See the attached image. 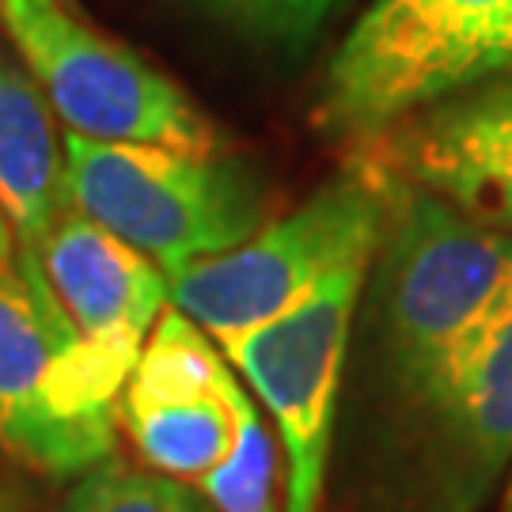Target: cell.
Segmentation results:
<instances>
[{
  "mask_svg": "<svg viewBox=\"0 0 512 512\" xmlns=\"http://www.w3.org/2000/svg\"><path fill=\"white\" fill-rule=\"evenodd\" d=\"M65 202L164 274L251 239L270 217L255 167L213 152L65 133Z\"/></svg>",
  "mask_w": 512,
  "mask_h": 512,
  "instance_id": "obj_2",
  "label": "cell"
},
{
  "mask_svg": "<svg viewBox=\"0 0 512 512\" xmlns=\"http://www.w3.org/2000/svg\"><path fill=\"white\" fill-rule=\"evenodd\" d=\"M478 475L512 456V304L452 349L418 391Z\"/></svg>",
  "mask_w": 512,
  "mask_h": 512,
  "instance_id": "obj_12",
  "label": "cell"
},
{
  "mask_svg": "<svg viewBox=\"0 0 512 512\" xmlns=\"http://www.w3.org/2000/svg\"><path fill=\"white\" fill-rule=\"evenodd\" d=\"M42 270L76 338L57 361L61 403L80 418L118 425V395L164 311V270L73 205L46 239Z\"/></svg>",
  "mask_w": 512,
  "mask_h": 512,
  "instance_id": "obj_7",
  "label": "cell"
},
{
  "mask_svg": "<svg viewBox=\"0 0 512 512\" xmlns=\"http://www.w3.org/2000/svg\"><path fill=\"white\" fill-rule=\"evenodd\" d=\"M391 228V346L410 391L512 304V236L376 171Z\"/></svg>",
  "mask_w": 512,
  "mask_h": 512,
  "instance_id": "obj_4",
  "label": "cell"
},
{
  "mask_svg": "<svg viewBox=\"0 0 512 512\" xmlns=\"http://www.w3.org/2000/svg\"><path fill=\"white\" fill-rule=\"evenodd\" d=\"M57 512H217L198 486L107 456L76 478Z\"/></svg>",
  "mask_w": 512,
  "mask_h": 512,
  "instance_id": "obj_13",
  "label": "cell"
},
{
  "mask_svg": "<svg viewBox=\"0 0 512 512\" xmlns=\"http://www.w3.org/2000/svg\"><path fill=\"white\" fill-rule=\"evenodd\" d=\"M0 274H16V243H12L4 213H0Z\"/></svg>",
  "mask_w": 512,
  "mask_h": 512,
  "instance_id": "obj_16",
  "label": "cell"
},
{
  "mask_svg": "<svg viewBox=\"0 0 512 512\" xmlns=\"http://www.w3.org/2000/svg\"><path fill=\"white\" fill-rule=\"evenodd\" d=\"M509 501H512V482H509Z\"/></svg>",
  "mask_w": 512,
  "mask_h": 512,
  "instance_id": "obj_18",
  "label": "cell"
},
{
  "mask_svg": "<svg viewBox=\"0 0 512 512\" xmlns=\"http://www.w3.org/2000/svg\"><path fill=\"white\" fill-rule=\"evenodd\" d=\"M65 209V148L54 129V110L27 65L0 46V213L16 243V274L38 308L73 334L42 270L46 239Z\"/></svg>",
  "mask_w": 512,
  "mask_h": 512,
  "instance_id": "obj_11",
  "label": "cell"
},
{
  "mask_svg": "<svg viewBox=\"0 0 512 512\" xmlns=\"http://www.w3.org/2000/svg\"><path fill=\"white\" fill-rule=\"evenodd\" d=\"M384 224L380 175H342L251 239L164 274L167 300L220 346L296 308L338 270L368 262Z\"/></svg>",
  "mask_w": 512,
  "mask_h": 512,
  "instance_id": "obj_3",
  "label": "cell"
},
{
  "mask_svg": "<svg viewBox=\"0 0 512 512\" xmlns=\"http://www.w3.org/2000/svg\"><path fill=\"white\" fill-rule=\"evenodd\" d=\"M342 4L346 0H213L228 23L281 46H304Z\"/></svg>",
  "mask_w": 512,
  "mask_h": 512,
  "instance_id": "obj_15",
  "label": "cell"
},
{
  "mask_svg": "<svg viewBox=\"0 0 512 512\" xmlns=\"http://www.w3.org/2000/svg\"><path fill=\"white\" fill-rule=\"evenodd\" d=\"M0 23L65 133L217 152V133L194 99L145 57L99 35L73 0H0Z\"/></svg>",
  "mask_w": 512,
  "mask_h": 512,
  "instance_id": "obj_5",
  "label": "cell"
},
{
  "mask_svg": "<svg viewBox=\"0 0 512 512\" xmlns=\"http://www.w3.org/2000/svg\"><path fill=\"white\" fill-rule=\"evenodd\" d=\"M277 471V437L258 414V406L247 399L232 452L217 471L198 482V490L217 512H281Z\"/></svg>",
  "mask_w": 512,
  "mask_h": 512,
  "instance_id": "obj_14",
  "label": "cell"
},
{
  "mask_svg": "<svg viewBox=\"0 0 512 512\" xmlns=\"http://www.w3.org/2000/svg\"><path fill=\"white\" fill-rule=\"evenodd\" d=\"M365 270L368 262H353L285 315L220 342L224 361L274 418L285 456V512H323L334 403Z\"/></svg>",
  "mask_w": 512,
  "mask_h": 512,
  "instance_id": "obj_6",
  "label": "cell"
},
{
  "mask_svg": "<svg viewBox=\"0 0 512 512\" xmlns=\"http://www.w3.org/2000/svg\"><path fill=\"white\" fill-rule=\"evenodd\" d=\"M73 346L23 277L0 274V452L35 475H84L114 452L118 425L80 418L61 403L57 361Z\"/></svg>",
  "mask_w": 512,
  "mask_h": 512,
  "instance_id": "obj_9",
  "label": "cell"
},
{
  "mask_svg": "<svg viewBox=\"0 0 512 512\" xmlns=\"http://www.w3.org/2000/svg\"><path fill=\"white\" fill-rule=\"evenodd\" d=\"M501 69H512V0H372L330 57L315 118L342 141H376Z\"/></svg>",
  "mask_w": 512,
  "mask_h": 512,
  "instance_id": "obj_1",
  "label": "cell"
},
{
  "mask_svg": "<svg viewBox=\"0 0 512 512\" xmlns=\"http://www.w3.org/2000/svg\"><path fill=\"white\" fill-rule=\"evenodd\" d=\"M247 399L217 342L171 308L118 395V429L145 467L198 486L232 452Z\"/></svg>",
  "mask_w": 512,
  "mask_h": 512,
  "instance_id": "obj_8",
  "label": "cell"
},
{
  "mask_svg": "<svg viewBox=\"0 0 512 512\" xmlns=\"http://www.w3.org/2000/svg\"><path fill=\"white\" fill-rule=\"evenodd\" d=\"M376 137V164L512 236V80L448 95Z\"/></svg>",
  "mask_w": 512,
  "mask_h": 512,
  "instance_id": "obj_10",
  "label": "cell"
},
{
  "mask_svg": "<svg viewBox=\"0 0 512 512\" xmlns=\"http://www.w3.org/2000/svg\"><path fill=\"white\" fill-rule=\"evenodd\" d=\"M0 512H16V501H12V494L0 486Z\"/></svg>",
  "mask_w": 512,
  "mask_h": 512,
  "instance_id": "obj_17",
  "label": "cell"
}]
</instances>
